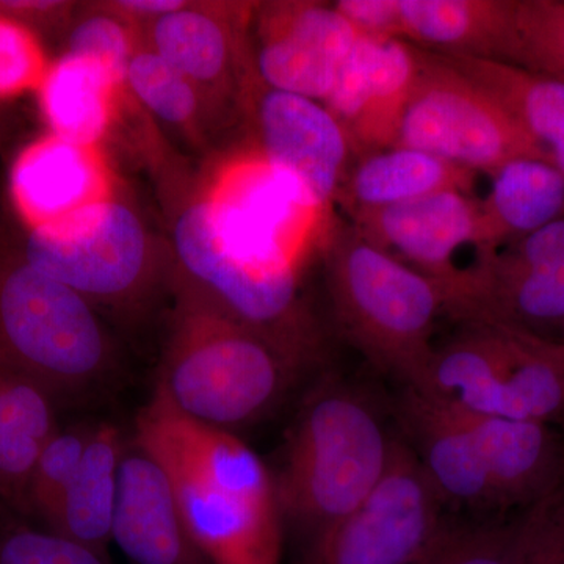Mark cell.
<instances>
[{"instance_id": "4316f807", "label": "cell", "mask_w": 564, "mask_h": 564, "mask_svg": "<svg viewBox=\"0 0 564 564\" xmlns=\"http://www.w3.org/2000/svg\"><path fill=\"white\" fill-rule=\"evenodd\" d=\"M124 87L159 120L187 128L199 115V90L150 47H137Z\"/></svg>"}, {"instance_id": "836d02e7", "label": "cell", "mask_w": 564, "mask_h": 564, "mask_svg": "<svg viewBox=\"0 0 564 564\" xmlns=\"http://www.w3.org/2000/svg\"><path fill=\"white\" fill-rule=\"evenodd\" d=\"M68 3L55 0H0V17L9 18L31 29L33 24L55 20Z\"/></svg>"}, {"instance_id": "d4e9b609", "label": "cell", "mask_w": 564, "mask_h": 564, "mask_svg": "<svg viewBox=\"0 0 564 564\" xmlns=\"http://www.w3.org/2000/svg\"><path fill=\"white\" fill-rule=\"evenodd\" d=\"M525 510L513 519L467 521L444 516L415 564H521Z\"/></svg>"}, {"instance_id": "7c38bea8", "label": "cell", "mask_w": 564, "mask_h": 564, "mask_svg": "<svg viewBox=\"0 0 564 564\" xmlns=\"http://www.w3.org/2000/svg\"><path fill=\"white\" fill-rule=\"evenodd\" d=\"M415 73L414 46L361 33L325 102L350 135L356 158L397 147Z\"/></svg>"}, {"instance_id": "30bf717a", "label": "cell", "mask_w": 564, "mask_h": 564, "mask_svg": "<svg viewBox=\"0 0 564 564\" xmlns=\"http://www.w3.org/2000/svg\"><path fill=\"white\" fill-rule=\"evenodd\" d=\"M351 226L375 247L443 284L451 302L448 314L455 313L469 278V270L458 269L455 258L466 245L477 248L480 234V199L473 193H432L356 215Z\"/></svg>"}, {"instance_id": "8992f818", "label": "cell", "mask_w": 564, "mask_h": 564, "mask_svg": "<svg viewBox=\"0 0 564 564\" xmlns=\"http://www.w3.org/2000/svg\"><path fill=\"white\" fill-rule=\"evenodd\" d=\"M22 261L96 304L128 310L150 299L158 267L137 212L113 196L29 228Z\"/></svg>"}, {"instance_id": "f1b7e54d", "label": "cell", "mask_w": 564, "mask_h": 564, "mask_svg": "<svg viewBox=\"0 0 564 564\" xmlns=\"http://www.w3.org/2000/svg\"><path fill=\"white\" fill-rule=\"evenodd\" d=\"M0 564H110L106 555L18 519L0 524Z\"/></svg>"}, {"instance_id": "3957f363", "label": "cell", "mask_w": 564, "mask_h": 564, "mask_svg": "<svg viewBox=\"0 0 564 564\" xmlns=\"http://www.w3.org/2000/svg\"><path fill=\"white\" fill-rule=\"evenodd\" d=\"M177 296L159 378L170 400L196 421L231 433L273 413L302 367L193 293L177 289Z\"/></svg>"}, {"instance_id": "ac0fdd59", "label": "cell", "mask_w": 564, "mask_h": 564, "mask_svg": "<svg viewBox=\"0 0 564 564\" xmlns=\"http://www.w3.org/2000/svg\"><path fill=\"white\" fill-rule=\"evenodd\" d=\"M477 174L414 148L367 152L352 163L337 202L350 214L386 209L432 193L473 191Z\"/></svg>"}, {"instance_id": "ffe728a7", "label": "cell", "mask_w": 564, "mask_h": 564, "mask_svg": "<svg viewBox=\"0 0 564 564\" xmlns=\"http://www.w3.org/2000/svg\"><path fill=\"white\" fill-rule=\"evenodd\" d=\"M126 447L117 426L96 425L79 469L43 529L107 556Z\"/></svg>"}, {"instance_id": "83f0119b", "label": "cell", "mask_w": 564, "mask_h": 564, "mask_svg": "<svg viewBox=\"0 0 564 564\" xmlns=\"http://www.w3.org/2000/svg\"><path fill=\"white\" fill-rule=\"evenodd\" d=\"M96 425H73L58 429L41 448L28 486L29 518L39 519L43 527L57 510L63 494L79 469L85 448Z\"/></svg>"}, {"instance_id": "d6986e66", "label": "cell", "mask_w": 564, "mask_h": 564, "mask_svg": "<svg viewBox=\"0 0 564 564\" xmlns=\"http://www.w3.org/2000/svg\"><path fill=\"white\" fill-rule=\"evenodd\" d=\"M491 176L480 199L478 258L564 217V174L543 159H518Z\"/></svg>"}, {"instance_id": "d6a6232c", "label": "cell", "mask_w": 564, "mask_h": 564, "mask_svg": "<svg viewBox=\"0 0 564 564\" xmlns=\"http://www.w3.org/2000/svg\"><path fill=\"white\" fill-rule=\"evenodd\" d=\"M521 564H564V480L527 508Z\"/></svg>"}, {"instance_id": "484cf974", "label": "cell", "mask_w": 564, "mask_h": 564, "mask_svg": "<svg viewBox=\"0 0 564 564\" xmlns=\"http://www.w3.org/2000/svg\"><path fill=\"white\" fill-rule=\"evenodd\" d=\"M502 63L564 84V2L513 0Z\"/></svg>"}, {"instance_id": "6da1fadb", "label": "cell", "mask_w": 564, "mask_h": 564, "mask_svg": "<svg viewBox=\"0 0 564 564\" xmlns=\"http://www.w3.org/2000/svg\"><path fill=\"white\" fill-rule=\"evenodd\" d=\"M325 218L258 148L239 155L174 223L181 288L263 337L291 336L310 313L302 274Z\"/></svg>"}, {"instance_id": "603a6c76", "label": "cell", "mask_w": 564, "mask_h": 564, "mask_svg": "<svg viewBox=\"0 0 564 564\" xmlns=\"http://www.w3.org/2000/svg\"><path fill=\"white\" fill-rule=\"evenodd\" d=\"M441 57L491 93L524 126L547 161L564 174V84L508 63Z\"/></svg>"}, {"instance_id": "7a4b0ae2", "label": "cell", "mask_w": 564, "mask_h": 564, "mask_svg": "<svg viewBox=\"0 0 564 564\" xmlns=\"http://www.w3.org/2000/svg\"><path fill=\"white\" fill-rule=\"evenodd\" d=\"M395 440L372 397L344 381L318 386L274 477L282 516L310 534L350 513L384 477Z\"/></svg>"}, {"instance_id": "4fadbf2b", "label": "cell", "mask_w": 564, "mask_h": 564, "mask_svg": "<svg viewBox=\"0 0 564 564\" xmlns=\"http://www.w3.org/2000/svg\"><path fill=\"white\" fill-rule=\"evenodd\" d=\"M113 543L132 564H212L188 532L165 469L135 441L122 456Z\"/></svg>"}, {"instance_id": "e575fe53", "label": "cell", "mask_w": 564, "mask_h": 564, "mask_svg": "<svg viewBox=\"0 0 564 564\" xmlns=\"http://www.w3.org/2000/svg\"><path fill=\"white\" fill-rule=\"evenodd\" d=\"M187 2L182 0H121L106 7L111 13L118 14L131 24L132 21L154 22L172 11L180 10Z\"/></svg>"}, {"instance_id": "7402d4cb", "label": "cell", "mask_w": 564, "mask_h": 564, "mask_svg": "<svg viewBox=\"0 0 564 564\" xmlns=\"http://www.w3.org/2000/svg\"><path fill=\"white\" fill-rule=\"evenodd\" d=\"M121 88L99 63L63 54L50 65L36 91L52 135L98 148L113 121Z\"/></svg>"}, {"instance_id": "44dd1931", "label": "cell", "mask_w": 564, "mask_h": 564, "mask_svg": "<svg viewBox=\"0 0 564 564\" xmlns=\"http://www.w3.org/2000/svg\"><path fill=\"white\" fill-rule=\"evenodd\" d=\"M58 404L31 378L0 366V500L21 516L41 448L61 429Z\"/></svg>"}, {"instance_id": "1f68e13d", "label": "cell", "mask_w": 564, "mask_h": 564, "mask_svg": "<svg viewBox=\"0 0 564 564\" xmlns=\"http://www.w3.org/2000/svg\"><path fill=\"white\" fill-rule=\"evenodd\" d=\"M558 265H564V217L507 245L503 250L481 256L473 269L489 276H502Z\"/></svg>"}, {"instance_id": "5b68a950", "label": "cell", "mask_w": 564, "mask_h": 564, "mask_svg": "<svg viewBox=\"0 0 564 564\" xmlns=\"http://www.w3.org/2000/svg\"><path fill=\"white\" fill-rule=\"evenodd\" d=\"M0 366L65 403L109 384L117 356L88 300L0 252Z\"/></svg>"}, {"instance_id": "8fae6325", "label": "cell", "mask_w": 564, "mask_h": 564, "mask_svg": "<svg viewBox=\"0 0 564 564\" xmlns=\"http://www.w3.org/2000/svg\"><path fill=\"white\" fill-rule=\"evenodd\" d=\"M254 95L259 152L328 212L358 159L350 135L325 104L261 82Z\"/></svg>"}, {"instance_id": "9c48e42d", "label": "cell", "mask_w": 564, "mask_h": 564, "mask_svg": "<svg viewBox=\"0 0 564 564\" xmlns=\"http://www.w3.org/2000/svg\"><path fill=\"white\" fill-rule=\"evenodd\" d=\"M256 11L258 80L325 104L361 33L334 3L272 2Z\"/></svg>"}, {"instance_id": "ba28073f", "label": "cell", "mask_w": 564, "mask_h": 564, "mask_svg": "<svg viewBox=\"0 0 564 564\" xmlns=\"http://www.w3.org/2000/svg\"><path fill=\"white\" fill-rule=\"evenodd\" d=\"M444 507L410 445L397 436L377 488L350 513L307 534L296 564H415Z\"/></svg>"}, {"instance_id": "9a60e30c", "label": "cell", "mask_w": 564, "mask_h": 564, "mask_svg": "<svg viewBox=\"0 0 564 564\" xmlns=\"http://www.w3.org/2000/svg\"><path fill=\"white\" fill-rule=\"evenodd\" d=\"M397 417L403 440L444 505L500 510L477 445L447 404L404 388Z\"/></svg>"}, {"instance_id": "d590c367", "label": "cell", "mask_w": 564, "mask_h": 564, "mask_svg": "<svg viewBox=\"0 0 564 564\" xmlns=\"http://www.w3.org/2000/svg\"><path fill=\"white\" fill-rule=\"evenodd\" d=\"M563 329H564V326H563Z\"/></svg>"}, {"instance_id": "f546056e", "label": "cell", "mask_w": 564, "mask_h": 564, "mask_svg": "<svg viewBox=\"0 0 564 564\" xmlns=\"http://www.w3.org/2000/svg\"><path fill=\"white\" fill-rule=\"evenodd\" d=\"M135 51L129 22L104 7L102 13L90 14L74 25L65 54L99 63L124 87L126 69Z\"/></svg>"}, {"instance_id": "e0dca14e", "label": "cell", "mask_w": 564, "mask_h": 564, "mask_svg": "<svg viewBox=\"0 0 564 564\" xmlns=\"http://www.w3.org/2000/svg\"><path fill=\"white\" fill-rule=\"evenodd\" d=\"M393 40L448 57L503 62L513 0H393Z\"/></svg>"}, {"instance_id": "4dcf8cb0", "label": "cell", "mask_w": 564, "mask_h": 564, "mask_svg": "<svg viewBox=\"0 0 564 564\" xmlns=\"http://www.w3.org/2000/svg\"><path fill=\"white\" fill-rule=\"evenodd\" d=\"M47 68L35 33L20 22L0 17V99L36 90Z\"/></svg>"}, {"instance_id": "277c9868", "label": "cell", "mask_w": 564, "mask_h": 564, "mask_svg": "<svg viewBox=\"0 0 564 564\" xmlns=\"http://www.w3.org/2000/svg\"><path fill=\"white\" fill-rule=\"evenodd\" d=\"M326 254L333 313L348 343L404 388H421L436 351L437 318L451 306L447 289L352 226L334 234Z\"/></svg>"}, {"instance_id": "cb8c5ba5", "label": "cell", "mask_w": 564, "mask_h": 564, "mask_svg": "<svg viewBox=\"0 0 564 564\" xmlns=\"http://www.w3.org/2000/svg\"><path fill=\"white\" fill-rule=\"evenodd\" d=\"M150 50L196 88L220 87L237 66V32L223 14L188 7L151 22Z\"/></svg>"}, {"instance_id": "2e32d148", "label": "cell", "mask_w": 564, "mask_h": 564, "mask_svg": "<svg viewBox=\"0 0 564 564\" xmlns=\"http://www.w3.org/2000/svg\"><path fill=\"white\" fill-rule=\"evenodd\" d=\"M11 198L29 228L52 225L111 198L98 148L50 135L21 152L10 176Z\"/></svg>"}, {"instance_id": "5bb4252c", "label": "cell", "mask_w": 564, "mask_h": 564, "mask_svg": "<svg viewBox=\"0 0 564 564\" xmlns=\"http://www.w3.org/2000/svg\"><path fill=\"white\" fill-rule=\"evenodd\" d=\"M444 404L477 445L500 510H527L564 480V443L549 423L470 413Z\"/></svg>"}, {"instance_id": "52a82bcc", "label": "cell", "mask_w": 564, "mask_h": 564, "mask_svg": "<svg viewBox=\"0 0 564 564\" xmlns=\"http://www.w3.org/2000/svg\"><path fill=\"white\" fill-rule=\"evenodd\" d=\"M415 50L417 73L397 144L475 174H492L518 159L547 161L524 126L491 93L441 55Z\"/></svg>"}]
</instances>
